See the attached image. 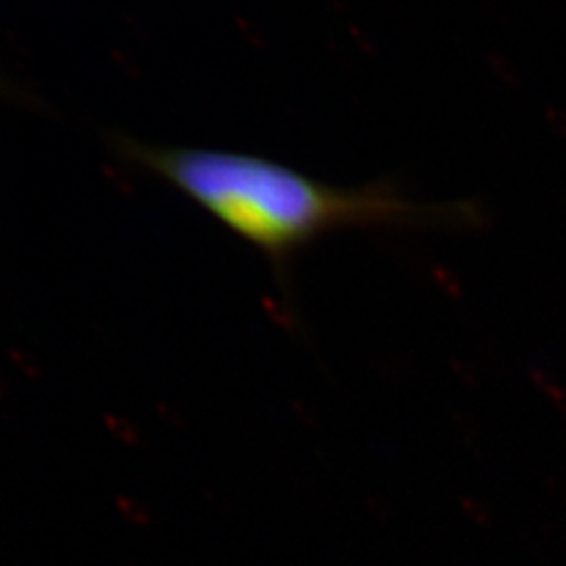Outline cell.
<instances>
[{
	"label": "cell",
	"mask_w": 566,
	"mask_h": 566,
	"mask_svg": "<svg viewBox=\"0 0 566 566\" xmlns=\"http://www.w3.org/2000/svg\"><path fill=\"white\" fill-rule=\"evenodd\" d=\"M113 144L125 160L164 178L259 250L281 281L301 250L332 231L439 213L407 202L384 184L334 188L262 156L145 144L127 136H114Z\"/></svg>",
	"instance_id": "6da1fadb"
},
{
	"label": "cell",
	"mask_w": 566,
	"mask_h": 566,
	"mask_svg": "<svg viewBox=\"0 0 566 566\" xmlns=\"http://www.w3.org/2000/svg\"><path fill=\"white\" fill-rule=\"evenodd\" d=\"M116 504H118L128 523L136 524V526H147L150 523L149 510L144 504L138 503L136 499L118 497Z\"/></svg>",
	"instance_id": "7a4b0ae2"
},
{
	"label": "cell",
	"mask_w": 566,
	"mask_h": 566,
	"mask_svg": "<svg viewBox=\"0 0 566 566\" xmlns=\"http://www.w3.org/2000/svg\"><path fill=\"white\" fill-rule=\"evenodd\" d=\"M462 507H464L465 515H468L473 523L481 524V526H488V524H490V512H488L484 504L476 503L475 499H462Z\"/></svg>",
	"instance_id": "3957f363"
}]
</instances>
